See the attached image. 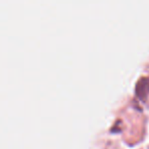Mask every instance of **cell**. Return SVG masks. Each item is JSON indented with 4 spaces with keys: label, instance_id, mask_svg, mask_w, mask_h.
<instances>
[{
    "label": "cell",
    "instance_id": "6da1fadb",
    "mask_svg": "<svg viewBox=\"0 0 149 149\" xmlns=\"http://www.w3.org/2000/svg\"><path fill=\"white\" fill-rule=\"evenodd\" d=\"M135 94L137 98L144 101L149 95V78L144 77L141 78L136 84L135 87Z\"/></svg>",
    "mask_w": 149,
    "mask_h": 149
}]
</instances>
